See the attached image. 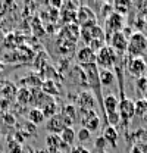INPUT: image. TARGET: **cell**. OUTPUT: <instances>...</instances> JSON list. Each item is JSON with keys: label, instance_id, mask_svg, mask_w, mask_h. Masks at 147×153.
I'll return each mask as SVG.
<instances>
[{"label": "cell", "instance_id": "obj_1", "mask_svg": "<svg viewBox=\"0 0 147 153\" xmlns=\"http://www.w3.org/2000/svg\"><path fill=\"white\" fill-rule=\"evenodd\" d=\"M127 55L129 59L134 57H144L147 55V37L143 33H132L128 38V49Z\"/></svg>", "mask_w": 147, "mask_h": 153}, {"label": "cell", "instance_id": "obj_2", "mask_svg": "<svg viewBox=\"0 0 147 153\" xmlns=\"http://www.w3.org/2000/svg\"><path fill=\"white\" fill-rule=\"evenodd\" d=\"M103 109L106 115V121L109 122V125L116 127L121 122V116H119V99L113 94H108L103 99Z\"/></svg>", "mask_w": 147, "mask_h": 153}, {"label": "cell", "instance_id": "obj_3", "mask_svg": "<svg viewBox=\"0 0 147 153\" xmlns=\"http://www.w3.org/2000/svg\"><path fill=\"white\" fill-rule=\"evenodd\" d=\"M118 55L109 44L103 46L97 53H96V65L99 69H112L116 65Z\"/></svg>", "mask_w": 147, "mask_h": 153}, {"label": "cell", "instance_id": "obj_4", "mask_svg": "<svg viewBox=\"0 0 147 153\" xmlns=\"http://www.w3.org/2000/svg\"><path fill=\"white\" fill-rule=\"evenodd\" d=\"M75 22L78 27L84 28V27H91L97 24V18L94 15L91 9L88 6H81L78 10H76V16H75Z\"/></svg>", "mask_w": 147, "mask_h": 153}, {"label": "cell", "instance_id": "obj_5", "mask_svg": "<svg viewBox=\"0 0 147 153\" xmlns=\"http://www.w3.org/2000/svg\"><path fill=\"white\" fill-rule=\"evenodd\" d=\"M78 112L81 115V125H82V128L88 130L90 133L100 128L102 122H100V118H99V115H97V112L94 109L93 111H78Z\"/></svg>", "mask_w": 147, "mask_h": 153}, {"label": "cell", "instance_id": "obj_6", "mask_svg": "<svg viewBox=\"0 0 147 153\" xmlns=\"http://www.w3.org/2000/svg\"><path fill=\"white\" fill-rule=\"evenodd\" d=\"M109 46L115 50L116 55L122 56L127 53V49H128V37L124 36L122 33H115L109 36Z\"/></svg>", "mask_w": 147, "mask_h": 153}, {"label": "cell", "instance_id": "obj_7", "mask_svg": "<svg viewBox=\"0 0 147 153\" xmlns=\"http://www.w3.org/2000/svg\"><path fill=\"white\" fill-rule=\"evenodd\" d=\"M124 16L118 12H110L106 16V34H115V33H121L124 28Z\"/></svg>", "mask_w": 147, "mask_h": 153}, {"label": "cell", "instance_id": "obj_8", "mask_svg": "<svg viewBox=\"0 0 147 153\" xmlns=\"http://www.w3.org/2000/svg\"><path fill=\"white\" fill-rule=\"evenodd\" d=\"M119 116L122 121L129 122L131 119L135 118V102H132L131 99L122 97L119 100Z\"/></svg>", "mask_w": 147, "mask_h": 153}, {"label": "cell", "instance_id": "obj_9", "mask_svg": "<svg viewBox=\"0 0 147 153\" xmlns=\"http://www.w3.org/2000/svg\"><path fill=\"white\" fill-rule=\"evenodd\" d=\"M147 71V62L144 57H134L128 60V72L135 78H141L144 76Z\"/></svg>", "mask_w": 147, "mask_h": 153}, {"label": "cell", "instance_id": "obj_10", "mask_svg": "<svg viewBox=\"0 0 147 153\" xmlns=\"http://www.w3.org/2000/svg\"><path fill=\"white\" fill-rule=\"evenodd\" d=\"M46 127H47V130H49L50 134H57L59 135V134L63 131V128H66L68 125H66V121H65V118L62 115L56 114L55 116H52V118L47 119Z\"/></svg>", "mask_w": 147, "mask_h": 153}, {"label": "cell", "instance_id": "obj_11", "mask_svg": "<svg viewBox=\"0 0 147 153\" xmlns=\"http://www.w3.org/2000/svg\"><path fill=\"white\" fill-rule=\"evenodd\" d=\"M76 60L81 65H91L96 63V52H93L88 46H84L81 47L78 52H76Z\"/></svg>", "mask_w": 147, "mask_h": 153}, {"label": "cell", "instance_id": "obj_12", "mask_svg": "<svg viewBox=\"0 0 147 153\" xmlns=\"http://www.w3.org/2000/svg\"><path fill=\"white\" fill-rule=\"evenodd\" d=\"M79 37V27L76 24H66V27L60 31V38L66 40V43L75 44Z\"/></svg>", "mask_w": 147, "mask_h": 153}, {"label": "cell", "instance_id": "obj_13", "mask_svg": "<svg viewBox=\"0 0 147 153\" xmlns=\"http://www.w3.org/2000/svg\"><path fill=\"white\" fill-rule=\"evenodd\" d=\"M63 147H66V144L62 141L60 135H57V134H49L46 137V149L49 150V153H57V152H60Z\"/></svg>", "mask_w": 147, "mask_h": 153}, {"label": "cell", "instance_id": "obj_14", "mask_svg": "<svg viewBox=\"0 0 147 153\" xmlns=\"http://www.w3.org/2000/svg\"><path fill=\"white\" fill-rule=\"evenodd\" d=\"M96 103L94 94L88 93V91H82L81 94L78 96V111H93V106Z\"/></svg>", "mask_w": 147, "mask_h": 153}, {"label": "cell", "instance_id": "obj_15", "mask_svg": "<svg viewBox=\"0 0 147 153\" xmlns=\"http://www.w3.org/2000/svg\"><path fill=\"white\" fill-rule=\"evenodd\" d=\"M103 138L106 140V143H109L113 147H116V141H118V138H119V134H118L116 127L106 125V127L103 128Z\"/></svg>", "mask_w": 147, "mask_h": 153}, {"label": "cell", "instance_id": "obj_16", "mask_svg": "<svg viewBox=\"0 0 147 153\" xmlns=\"http://www.w3.org/2000/svg\"><path fill=\"white\" fill-rule=\"evenodd\" d=\"M28 121L33 124V125H41L44 121H46V116L43 114V111L41 109H38V108H33L30 112H28Z\"/></svg>", "mask_w": 147, "mask_h": 153}, {"label": "cell", "instance_id": "obj_17", "mask_svg": "<svg viewBox=\"0 0 147 153\" xmlns=\"http://www.w3.org/2000/svg\"><path fill=\"white\" fill-rule=\"evenodd\" d=\"M99 79L102 85L109 87L115 82V74L112 72V69H99Z\"/></svg>", "mask_w": 147, "mask_h": 153}, {"label": "cell", "instance_id": "obj_18", "mask_svg": "<svg viewBox=\"0 0 147 153\" xmlns=\"http://www.w3.org/2000/svg\"><path fill=\"white\" fill-rule=\"evenodd\" d=\"M59 135H60L62 141H63L66 146H72L74 141L76 140V133H75V130H74L72 127H66V128H63V131L59 134Z\"/></svg>", "mask_w": 147, "mask_h": 153}, {"label": "cell", "instance_id": "obj_19", "mask_svg": "<svg viewBox=\"0 0 147 153\" xmlns=\"http://www.w3.org/2000/svg\"><path fill=\"white\" fill-rule=\"evenodd\" d=\"M146 114H147V100L143 97V99L135 102V116L137 118H143Z\"/></svg>", "mask_w": 147, "mask_h": 153}, {"label": "cell", "instance_id": "obj_20", "mask_svg": "<svg viewBox=\"0 0 147 153\" xmlns=\"http://www.w3.org/2000/svg\"><path fill=\"white\" fill-rule=\"evenodd\" d=\"M16 99H18V102L21 105L30 103V100H31V91H30L28 88L22 87V88H19L18 93H16Z\"/></svg>", "mask_w": 147, "mask_h": 153}, {"label": "cell", "instance_id": "obj_21", "mask_svg": "<svg viewBox=\"0 0 147 153\" xmlns=\"http://www.w3.org/2000/svg\"><path fill=\"white\" fill-rule=\"evenodd\" d=\"M76 137H78V141H79L81 144H85V143H88V141L91 140V133H90L88 130H85V128L81 127V128L78 130Z\"/></svg>", "mask_w": 147, "mask_h": 153}, {"label": "cell", "instance_id": "obj_22", "mask_svg": "<svg viewBox=\"0 0 147 153\" xmlns=\"http://www.w3.org/2000/svg\"><path fill=\"white\" fill-rule=\"evenodd\" d=\"M106 146H108V143H106V140L103 138V135H99V137L94 140V149L97 150V153H105Z\"/></svg>", "mask_w": 147, "mask_h": 153}, {"label": "cell", "instance_id": "obj_23", "mask_svg": "<svg viewBox=\"0 0 147 153\" xmlns=\"http://www.w3.org/2000/svg\"><path fill=\"white\" fill-rule=\"evenodd\" d=\"M129 153H147V143L146 141H138V143H134Z\"/></svg>", "mask_w": 147, "mask_h": 153}, {"label": "cell", "instance_id": "obj_24", "mask_svg": "<svg viewBox=\"0 0 147 153\" xmlns=\"http://www.w3.org/2000/svg\"><path fill=\"white\" fill-rule=\"evenodd\" d=\"M135 88L140 91V93H147V78L146 76H141V78H137L135 79Z\"/></svg>", "mask_w": 147, "mask_h": 153}, {"label": "cell", "instance_id": "obj_25", "mask_svg": "<svg viewBox=\"0 0 147 153\" xmlns=\"http://www.w3.org/2000/svg\"><path fill=\"white\" fill-rule=\"evenodd\" d=\"M7 149H9L10 153H22V146L16 140H10L9 144H7Z\"/></svg>", "mask_w": 147, "mask_h": 153}, {"label": "cell", "instance_id": "obj_26", "mask_svg": "<svg viewBox=\"0 0 147 153\" xmlns=\"http://www.w3.org/2000/svg\"><path fill=\"white\" fill-rule=\"evenodd\" d=\"M71 153H90V150H87L84 146H74Z\"/></svg>", "mask_w": 147, "mask_h": 153}, {"label": "cell", "instance_id": "obj_27", "mask_svg": "<svg viewBox=\"0 0 147 153\" xmlns=\"http://www.w3.org/2000/svg\"><path fill=\"white\" fill-rule=\"evenodd\" d=\"M34 153H49V150L47 149H37V150H34Z\"/></svg>", "mask_w": 147, "mask_h": 153}, {"label": "cell", "instance_id": "obj_28", "mask_svg": "<svg viewBox=\"0 0 147 153\" xmlns=\"http://www.w3.org/2000/svg\"><path fill=\"white\" fill-rule=\"evenodd\" d=\"M141 119H143V121H144V122H146V124H147V114L144 115V116H143V118H141Z\"/></svg>", "mask_w": 147, "mask_h": 153}, {"label": "cell", "instance_id": "obj_29", "mask_svg": "<svg viewBox=\"0 0 147 153\" xmlns=\"http://www.w3.org/2000/svg\"><path fill=\"white\" fill-rule=\"evenodd\" d=\"M22 153H34V150H30V149H27L25 152H22Z\"/></svg>", "mask_w": 147, "mask_h": 153}]
</instances>
